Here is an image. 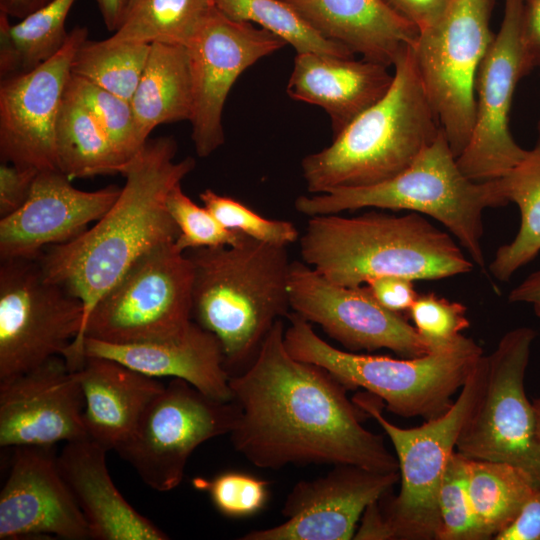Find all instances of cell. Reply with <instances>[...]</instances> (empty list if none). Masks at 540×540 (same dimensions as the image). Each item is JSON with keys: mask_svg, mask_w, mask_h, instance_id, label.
<instances>
[{"mask_svg": "<svg viewBox=\"0 0 540 540\" xmlns=\"http://www.w3.org/2000/svg\"><path fill=\"white\" fill-rule=\"evenodd\" d=\"M284 331L277 320L251 365L229 378L240 407L229 434L234 449L262 469L350 464L398 472L396 455L362 425L368 415L349 390L321 366L294 358Z\"/></svg>", "mask_w": 540, "mask_h": 540, "instance_id": "obj_1", "label": "cell"}, {"mask_svg": "<svg viewBox=\"0 0 540 540\" xmlns=\"http://www.w3.org/2000/svg\"><path fill=\"white\" fill-rule=\"evenodd\" d=\"M176 152L173 137L148 140L118 169L125 184L111 208L80 236L49 246L38 257L46 279L81 300L83 329L95 304L136 261L178 238L167 197L196 163L192 157L175 161Z\"/></svg>", "mask_w": 540, "mask_h": 540, "instance_id": "obj_2", "label": "cell"}, {"mask_svg": "<svg viewBox=\"0 0 540 540\" xmlns=\"http://www.w3.org/2000/svg\"><path fill=\"white\" fill-rule=\"evenodd\" d=\"M185 253L194 270L192 319L219 340L229 377L238 375L291 309L287 247L244 235L232 246Z\"/></svg>", "mask_w": 540, "mask_h": 540, "instance_id": "obj_3", "label": "cell"}, {"mask_svg": "<svg viewBox=\"0 0 540 540\" xmlns=\"http://www.w3.org/2000/svg\"><path fill=\"white\" fill-rule=\"evenodd\" d=\"M299 242L305 264L346 287L385 275L437 280L473 268L449 234L416 212L313 216Z\"/></svg>", "mask_w": 540, "mask_h": 540, "instance_id": "obj_4", "label": "cell"}, {"mask_svg": "<svg viewBox=\"0 0 540 540\" xmlns=\"http://www.w3.org/2000/svg\"><path fill=\"white\" fill-rule=\"evenodd\" d=\"M386 94L332 143L305 156L302 177L311 194L384 182L405 170L442 131L418 77L411 47L393 65Z\"/></svg>", "mask_w": 540, "mask_h": 540, "instance_id": "obj_5", "label": "cell"}, {"mask_svg": "<svg viewBox=\"0 0 540 540\" xmlns=\"http://www.w3.org/2000/svg\"><path fill=\"white\" fill-rule=\"evenodd\" d=\"M508 203L499 179L475 181L461 171L442 130L396 176L371 186L301 195L294 207L309 217L365 207L426 214L442 223L458 239L472 262L484 270L482 214L487 208Z\"/></svg>", "mask_w": 540, "mask_h": 540, "instance_id": "obj_6", "label": "cell"}, {"mask_svg": "<svg viewBox=\"0 0 540 540\" xmlns=\"http://www.w3.org/2000/svg\"><path fill=\"white\" fill-rule=\"evenodd\" d=\"M284 343L296 359L321 366L348 390L363 388L388 411L425 420L444 414L482 358V348L464 335L452 348L416 358H392L340 350L316 334L295 312L287 315Z\"/></svg>", "mask_w": 540, "mask_h": 540, "instance_id": "obj_7", "label": "cell"}, {"mask_svg": "<svg viewBox=\"0 0 540 540\" xmlns=\"http://www.w3.org/2000/svg\"><path fill=\"white\" fill-rule=\"evenodd\" d=\"M485 376L483 355L451 407L414 428L398 427L387 420L382 413L384 402L374 394L354 395L352 400L377 421L395 450L400 490L384 508L379 500L395 540H436L439 486L460 432L480 397Z\"/></svg>", "mask_w": 540, "mask_h": 540, "instance_id": "obj_8", "label": "cell"}, {"mask_svg": "<svg viewBox=\"0 0 540 540\" xmlns=\"http://www.w3.org/2000/svg\"><path fill=\"white\" fill-rule=\"evenodd\" d=\"M83 324L81 300L46 279L38 258L1 260L0 383L54 356L78 370Z\"/></svg>", "mask_w": 540, "mask_h": 540, "instance_id": "obj_9", "label": "cell"}, {"mask_svg": "<svg viewBox=\"0 0 540 540\" xmlns=\"http://www.w3.org/2000/svg\"><path fill=\"white\" fill-rule=\"evenodd\" d=\"M193 278L192 262L175 241L157 246L95 304L83 340L132 344L182 335L193 322Z\"/></svg>", "mask_w": 540, "mask_h": 540, "instance_id": "obj_10", "label": "cell"}, {"mask_svg": "<svg viewBox=\"0 0 540 540\" xmlns=\"http://www.w3.org/2000/svg\"><path fill=\"white\" fill-rule=\"evenodd\" d=\"M494 0H453L444 16L420 31L411 46L427 99L456 158L467 146L475 121V81L494 35Z\"/></svg>", "mask_w": 540, "mask_h": 540, "instance_id": "obj_11", "label": "cell"}, {"mask_svg": "<svg viewBox=\"0 0 540 540\" xmlns=\"http://www.w3.org/2000/svg\"><path fill=\"white\" fill-rule=\"evenodd\" d=\"M535 338L532 328L517 327L486 356L484 386L460 432L456 451L470 459L517 466L540 488V438L524 387Z\"/></svg>", "mask_w": 540, "mask_h": 540, "instance_id": "obj_12", "label": "cell"}, {"mask_svg": "<svg viewBox=\"0 0 540 540\" xmlns=\"http://www.w3.org/2000/svg\"><path fill=\"white\" fill-rule=\"evenodd\" d=\"M239 415L234 400L213 399L187 381L172 378L115 451L147 486L167 492L181 483L193 451L211 438L230 434Z\"/></svg>", "mask_w": 540, "mask_h": 540, "instance_id": "obj_13", "label": "cell"}, {"mask_svg": "<svg viewBox=\"0 0 540 540\" xmlns=\"http://www.w3.org/2000/svg\"><path fill=\"white\" fill-rule=\"evenodd\" d=\"M522 2L505 0L500 28L476 75L474 126L457 158L461 171L475 181L505 176L529 152L516 143L509 129L516 86L530 73L521 36Z\"/></svg>", "mask_w": 540, "mask_h": 540, "instance_id": "obj_14", "label": "cell"}, {"mask_svg": "<svg viewBox=\"0 0 540 540\" xmlns=\"http://www.w3.org/2000/svg\"><path fill=\"white\" fill-rule=\"evenodd\" d=\"M286 42L264 28L234 20L216 6L186 46L192 85V141L208 157L225 141L222 115L239 76Z\"/></svg>", "mask_w": 540, "mask_h": 540, "instance_id": "obj_15", "label": "cell"}, {"mask_svg": "<svg viewBox=\"0 0 540 540\" xmlns=\"http://www.w3.org/2000/svg\"><path fill=\"white\" fill-rule=\"evenodd\" d=\"M289 300L293 312L318 324L348 351L389 349L402 358L429 353L404 315L381 306L364 285L334 284L300 261H292Z\"/></svg>", "mask_w": 540, "mask_h": 540, "instance_id": "obj_16", "label": "cell"}, {"mask_svg": "<svg viewBox=\"0 0 540 540\" xmlns=\"http://www.w3.org/2000/svg\"><path fill=\"white\" fill-rule=\"evenodd\" d=\"M87 36L86 27H74L54 56L28 72L1 78L2 162L39 171L59 170L57 122L74 55Z\"/></svg>", "mask_w": 540, "mask_h": 540, "instance_id": "obj_17", "label": "cell"}, {"mask_svg": "<svg viewBox=\"0 0 540 540\" xmlns=\"http://www.w3.org/2000/svg\"><path fill=\"white\" fill-rule=\"evenodd\" d=\"M398 472L341 464L326 475L297 482L281 510L286 520L250 531L241 540H350L366 508L390 493Z\"/></svg>", "mask_w": 540, "mask_h": 540, "instance_id": "obj_18", "label": "cell"}, {"mask_svg": "<svg viewBox=\"0 0 540 540\" xmlns=\"http://www.w3.org/2000/svg\"><path fill=\"white\" fill-rule=\"evenodd\" d=\"M84 397L62 356L0 383V445L54 446L88 438Z\"/></svg>", "mask_w": 540, "mask_h": 540, "instance_id": "obj_19", "label": "cell"}, {"mask_svg": "<svg viewBox=\"0 0 540 540\" xmlns=\"http://www.w3.org/2000/svg\"><path fill=\"white\" fill-rule=\"evenodd\" d=\"M12 449L9 473L0 492V539H91L87 522L59 471L53 446Z\"/></svg>", "mask_w": 540, "mask_h": 540, "instance_id": "obj_20", "label": "cell"}, {"mask_svg": "<svg viewBox=\"0 0 540 540\" xmlns=\"http://www.w3.org/2000/svg\"><path fill=\"white\" fill-rule=\"evenodd\" d=\"M120 192L115 185L83 191L60 170L40 171L26 202L0 219V260L35 259L49 246L74 240L111 208Z\"/></svg>", "mask_w": 540, "mask_h": 540, "instance_id": "obj_21", "label": "cell"}, {"mask_svg": "<svg viewBox=\"0 0 540 540\" xmlns=\"http://www.w3.org/2000/svg\"><path fill=\"white\" fill-rule=\"evenodd\" d=\"M82 350L84 357L112 359L153 378H179L213 399L233 400L220 342L194 321L174 338L132 344L84 338Z\"/></svg>", "mask_w": 540, "mask_h": 540, "instance_id": "obj_22", "label": "cell"}, {"mask_svg": "<svg viewBox=\"0 0 540 540\" xmlns=\"http://www.w3.org/2000/svg\"><path fill=\"white\" fill-rule=\"evenodd\" d=\"M107 452L86 438L67 442L57 455L59 471L87 522L91 539H169L116 488L106 465Z\"/></svg>", "mask_w": 540, "mask_h": 540, "instance_id": "obj_23", "label": "cell"}, {"mask_svg": "<svg viewBox=\"0 0 540 540\" xmlns=\"http://www.w3.org/2000/svg\"><path fill=\"white\" fill-rule=\"evenodd\" d=\"M392 81L385 65L307 52L296 54L286 91L296 101L321 107L336 136L380 100Z\"/></svg>", "mask_w": 540, "mask_h": 540, "instance_id": "obj_24", "label": "cell"}, {"mask_svg": "<svg viewBox=\"0 0 540 540\" xmlns=\"http://www.w3.org/2000/svg\"><path fill=\"white\" fill-rule=\"evenodd\" d=\"M324 38L362 59L393 67L419 30L383 0H284Z\"/></svg>", "mask_w": 540, "mask_h": 540, "instance_id": "obj_25", "label": "cell"}, {"mask_svg": "<svg viewBox=\"0 0 540 540\" xmlns=\"http://www.w3.org/2000/svg\"><path fill=\"white\" fill-rule=\"evenodd\" d=\"M75 372L84 397L88 438L107 451H115L130 437L146 407L165 386L104 357H85Z\"/></svg>", "mask_w": 540, "mask_h": 540, "instance_id": "obj_26", "label": "cell"}, {"mask_svg": "<svg viewBox=\"0 0 540 540\" xmlns=\"http://www.w3.org/2000/svg\"><path fill=\"white\" fill-rule=\"evenodd\" d=\"M130 102L137 127L145 140L159 125L189 121L192 114V85L186 46L151 43Z\"/></svg>", "mask_w": 540, "mask_h": 540, "instance_id": "obj_27", "label": "cell"}, {"mask_svg": "<svg viewBox=\"0 0 540 540\" xmlns=\"http://www.w3.org/2000/svg\"><path fill=\"white\" fill-rule=\"evenodd\" d=\"M75 1L51 0L14 24L0 12L1 78L28 72L62 48L69 34L65 22Z\"/></svg>", "mask_w": 540, "mask_h": 540, "instance_id": "obj_28", "label": "cell"}, {"mask_svg": "<svg viewBox=\"0 0 540 540\" xmlns=\"http://www.w3.org/2000/svg\"><path fill=\"white\" fill-rule=\"evenodd\" d=\"M58 169L73 178L116 174L124 161L91 112L66 88L56 127Z\"/></svg>", "mask_w": 540, "mask_h": 540, "instance_id": "obj_29", "label": "cell"}, {"mask_svg": "<svg viewBox=\"0 0 540 540\" xmlns=\"http://www.w3.org/2000/svg\"><path fill=\"white\" fill-rule=\"evenodd\" d=\"M468 487L485 539H494L520 514L537 487L522 469L500 461L470 459Z\"/></svg>", "mask_w": 540, "mask_h": 540, "instance_id": "obj_30", "label": "cell"}, {"mask_svg": "<svg viewBox=\"0 0 540 540\" xmlns=\"http://www.w3.org/2000/svg\"><path fill=\"white\" fill-rule=\"evenodd\" d=\"M499 180L505 198L517 205L521 215L516 236L498 248L489 266L496 279L508 281L540 252V151L529 150L527 156Z\"/></svg>", "mask_w": 540, "mask_h": 540, "instance_id": "obj_31", "label": "cell"}, {"mask_svg": "<svg viewBox=\"0 0 540 540\" xmlns=\"http://www.w3.org/2000/svg\"><path fill=\"white\" fill-rule=\"evenodd\" d=\"M215 7L213 0H131L112 42L187 46Z\"/></svg>", "mask_w": 540, "mask_h": 540, "instance_id": "obj_32", "label": "cell"}, {"mask_svg": "<svg viewBox=\"0 0 540 540\" xmlns=\"http://www.w3.org/2000/svg\"><path fill=\"white\" fill-rule=\"evenodd\" d=\"M149 50L148 43L86 39L74 55L71 73L131 101Z\"/></svg>", "mask_w": 540, "mask_h": 540, "instance_id": "obj_33", "label": "cell"}, {"mask_svg": "<svg viewBox=\"0 0 540 540\" xmlns=\"http://www.w3.org/2000/svg\"><path fill=\"white\" fill-rule=\"evenodd\" d=\"M228 17L268 30L290 44L297 53H319L351 58L345 46L324 38L284 0H213Z\"/></svg>", "mask_w": 540, "mask_h": 540, "instance_id": "obj_34", "label": "cell"}, {"mask_svg": "<svg viewBox=\"0 0 540 540\" xmlns=\"http://www.w3.org/2000/svg\"><path fill=\"white\" fill-rule=\"evenodd\" d=\"M67 90L91 112L124 163L148 141L139 132L130 101L72 73Z\"/></svg>", "mask_w": 540, "mask_h": 540, "instance_id": "obj_35", "label": "cell"}, {"mask_svg": "<svg viewBox=\"0 0 540 540\" xmlns=\"http://www.w3.org/2000/svg\"><path fill=\"white\" fill-rule=\"evenodd\" d=\"M468 471L469 458L455 451L438 490L436 540H486L471 501Z\"/></svg>", "mask_w": 540, "mask_h": 540, "instance_id": "obj_36", "label": "cell"}, {"mask_svg": "<svg viewBox=\"0 0 540 540\" xmlns=\"http://www.w3.org/2000/svg\"><path fill=\"white\" fill-rule=\"evenodd\" d=\"M167 209L179 229L175 241L182 252L191 249L232 246L244 236L243 233L224 227L203 205L196 204L182 189L175 186L167 197Z\"/></svg>", "mask_w": 540, "mask_h": 540, "instance_id": "obj_37", "label": "cell"}, {"mask_svg": "<svg viewBox=\"0 0 540 540\" xmlns=\"http://www.w3.org/2000/svg\"><path fill=\"white\" fill-rule=\"evenodd\" d=\"M407 314L429 353L452 348L462 338V331L470 326L462 303L432 292L418 294Z\"/></svg>", "mask_w": 540, "mask_h": 540, "instance_id": "obj_38", "label": "cell"}, {"mask_svg": "<svg viewBox=\"0 0 540 540\" xmlns=\"http://www.w3.org/2000/svg\"><path fill=\"white\" fill-rule=\"evenodd\" d=\"M199 197L203 205L229 230L261 242L286 247L300 238L292 222L263 217L232 197L211 189L204 190Z\"/></svg>", "mask_w": 540, "mask_h": 540, "instance_id": "obj_39", "label": "cell"}, {"mask_svg": "<svg viewBox=\"0 0 540 540\" xmlns=\"http://www.w3.org/2000/svg\"><path fill=\"white\" fill-rule=\"evenodd\" d=\"M193 485L206 491L217 510L231 518L258 513L269 497L267 481L239 471H227L212 479L194 478Z\"/></svg>", "mask_w": 540, "mask_h": 540, "instance_id": "obj_40", "label": "cell"}, {"mask_svg": "<svg viewBox=\"0 0 540 540\" xmlns=\"http://www.w3.org/2000/svg\"><path fill=\"white\" fill-rule=\"evenodd\" d=\"M40 171L2 162L0 165V217L18 210L28 199Z\"/></svg>", "mask_w": 540, "mask_h": 540, "instance_id": "obj_41", "label": "cell"}, {"mask_svg": "<svg viewBox=\"0 0 540 540\" xmlns=\"http://www.w3.org/2000/svg\"><path fill=\"white\" fill-rule=\"evenodd\" d=\"M364 286L381 306L402 315L408 313L418 296L413 280L402 276L374 277L369 279Z\"/></svg>", "mask_w": 540, "mask_h": 540, "instance_id": "obj_42", "label": "cell"}, {"mask_svg": "<svg viewBox=\"0 0 540 540\" xmlns=\"http://www.w3.org/2000/svg\"><path fill=\"white\" fill-rule=\"evenodd\" d=\"M398 16L419 32L438 22L453 0H383Z\"/></svg>", "mask_w": 540, "mask_h": 540, "instance_id": "obj_43", "label": "cell"}, {"mask_svg": "<svg viewBox=\"0 0 540 540\" xmlns=\"http://www.w3.org/2000/svg\"><path fill=\"white\" fill-rule=\"evenodd\" d=\"M496 540H540V488H537L515 521Z\"/></svg>", "mask_w": 540, "mask_h": 540, "instance_id": "obj_44", "label": "cell"}, {"mask_svg": "<svg viewBox=\"0 0 540 540\" xmlns=\"http://www.w3.org/2000/svg\"><path fill=\"white\" fill-rule=\"evenodd\" d=\"M521 36L530 71L540 67V0H523Z\"/></svg>", "mask_w": 540, "mask_h": 540, "instance_id": "obj_45", "label": "cell"}, {"mask_svg": "<svg viewBox=\"0 0 540 540\" xmlns=\"http://www.w3.org/2000/svg\"><path fill=\"white\" fill-rule=\"evenodd\" d=\"M357 540H395L384 516L379 501L370 504L364 511L354 538Z\"/></svg>", "mask_w": 540, "mask_h": 540, "instance_id": "obj_46", "label": "cell"}, {"mask_svg": "<svg viewBox=\"0 0 540 540\" xmlns=\"http://www.w3.org/2000/svg\"><path fill=\"white\" fill-rule=\"evenodd\" d=\"M512 303L530 304L540 318V269L530 274L509 294Z\"/></svg>", "mask_w": 540, "mask_h": 540, "instance_id": "obj_47", "label": "cell"}, {"mask_svg": "<svg viewBox=\"0 0 540 540\" xmlns=\"http://www.w3.org/2000/svg\"><path fill=\"white\" fill-rule=\"evenodd\" d=\"M107 29L115 32L121 26L131 0H95Z\"/></svg>", "mask_w": 540, "mask_h": 540, "instance_id": "obj_48", "label": "cell"}, {"mask_svg": "<svg viewBox=\"0 0 540 540\" xmlns=\"http://www.w3.org/2000/svg\"><path fill=\"white\" fill-rule=\"evenodd\" d=\"M51 0H0V12L22 19Z\"/></svg>", "mask_w": 540, "mask_h": 540, "instance_id": "obj_49", "label": "cell"}, {"mask_svg": "<svg viewBox=\"0 0 540 540\" xmlns=\"http://www.w3.org/2000/svg\"><path fill=\"white\" fill-rule=\"evenodd\" d=\"M532 405L536 419L537 432L540 438V396L532 401Z\"/></svg>", "mask_w": 540, "mask_h": 540, "instance_id": "obj_50", "label": "cell"}, {"mask_svg": "<svg viewBox=\"0 0 540 540\" xmlns=\"http://www.w3.org/2000/svg\"><path fill=\"white\" fill-rule=\"evenodd\" d=\"M534 148L540 151V118L538 121V138H537V143Z\"/></svg>", "mask_w": 540, "mask_h": 540, "instance_id": "obj_51", "label": "cell"}]
</instances>
